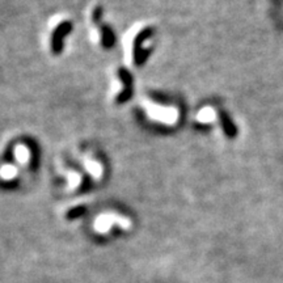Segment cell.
Masks as SVG:
<instances>
[{
    "mask_svg": "<svg viewBox=\"0 0 283 283\" xmlns=\"http://www.w3.org/2000/svg\"><path fill=\"white\" fill-rule=\"evenodd\" d=\"M152 28L150 26H145V28L139 29L135 34L131 37V41L127 42V47H126V58L127 62L131 66L136 67L140 66L142 63L145 62L146 58L150 51V40L152 37Z\"/></svg>",
    "mask_w": 283,
    "mask_h": 283,
    "instance_id": "6da1fadb",
    "label": "cell"
},
{
    "mask_svg": "<svg viewBox=\"0 0 283 283\" xmlns=\"http://www.w3.org/2000/svg\"><path fill=\"white\" fill-rule=\"evenodd\" d=\"M110 92H112L114 102L117 104L129 100L130 94H131V76L126 69L118 68L114 73Z\"/></svg>",
    "mask_w": 283,
    "mask_h": 283,
    "instance_id": "7a4b0ae2",
    "label": "cell"
},
{
    "mask_svg": "<svg viewBox=\"0 0 283 283\" xmlns=\"http://www.w3.org/2000/svg\"><path fill=\"white\" fill-rule=\"evenodd\" d=\"M73 29V22L69 20H62L54 25V28L51 29L49 33V38H47V47L49 50L53 54H59V51L62 50L63 42L66 40L67 36L69 34V31Z\"/></svg>",
    "mask_w": 283,
    "mask_h": 283,
    "instance_id": "3957f363",
    "label": "cell"
},
{
    "mask_svg": "<svg viewBox=\"0 0 283 283\" xmlns=\"http://www.w3.org/2000/svg\"><path fill=\"white\" fill-rule=\"evenodd\" d=\"M148 112L152 118L159 122L173 123L177 118V110L174 108H163L157 107V104H150Z\"/></svg>",
    "mask_w": 283,
    "mask_h": 283,
    "instance_id": "277c9868",
    "label": "cell"
},
{
    "mask_svg": "<svg viewBox=\"0 0 283 283\" xmlns=\"http://www.w3.org/2000/svg\"><path fill=\"white\" fill-rule=\"evenodd\" d=\"M13 156H15V159L19 164L25 165V167H30L31 164H33V160H34L36 155L30 146L21 143V145L15 146V148H13Z\"/></svg>",
    "mask_w": 283,
    "mask_h": 283,
    "instance_id": "5b68a950",
    "label": "cell"
},
{
    "mask_svg": "<svg viewBox=\"0 0 283 283\" xmlns=\"http://www.w3.org/2000/svg\"><path fill=\"white\" fill-rule=\"evenodd\" d=\"M84 207H75V208H71V210L67 213V219H76L79 218L80 215L84 214Z\"/></svg>",
    "mask_w": 283,
    "mask_h": 283,
    "instance_id": "8992f818",
    "label": "cell"
}]
</instances>
